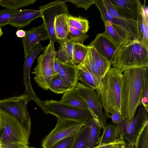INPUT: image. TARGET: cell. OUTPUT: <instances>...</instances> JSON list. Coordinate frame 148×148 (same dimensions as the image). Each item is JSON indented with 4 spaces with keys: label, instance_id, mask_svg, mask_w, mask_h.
Listing matches in <instances>:
<instances>
[{
    "label": "cell",
    "instance_id": "cell-1",
    "mask_svg": "<svg viewBox=\"0 0 148 148\" xmlns=\"http://www.w3.org/2000/svg\"><path fill=\"white\" fill-rule=\"evenodd\" d=\"M148 66L127 69L123 73L121 91V113L130 121L141 104L143 83Z\"/></svg>",
    "mask_w": 148,
    "mask_h": 148
},
{
    "label": "cell",
    "instance_id": "cell-2",
    "mask_svg": "<svg viewBox=\"0 0 148 148\" xmlns=\"http://www.w3.org/2000/svg\"><path fill=\"white\" fill-rule=\"evenodd\" d=\"M123 76V73L120 70L114 67L110 68L96 90L105 113L112 114L116 110L121 112Z\"/></svg>",
    "mask_w": 148,
    "mask_h": 148
},
{
    "label": "cell",
    "instance_id": "cell-3",
    "mask_svg": "<svg viewBox=\"0 0 148 148\" xmlns=\"http://www.w3.org/2000/svg\"><path fill=\"white\" fill-rule=\"evenodd\" d=\"M112 65L122 73L133 68L148 66V48L137 40H131L120 45Z\"/></svg>",
    "mask_w": 148,
    "mask_h": 148
},
{
    "label": "cell",
    "instance_id": "cell-4",
    "mask_svg": "<svg viewBox=\"0 0 148 148\" xmlns=\"http://www.w3.org/2000/svg\"><path fill=\"white\" fill-rule=\"evenodd\" d=\"M30 132L15 118L0 109V148L28 145Z\"/></svg>",
    "mask_w": 148,
    "mask_h": 148
},
{
    "label": "cell",
    "instance_id": "cell-5",
    "mask_svg": "<svg viewBox=\"0 0 148 148\" xmlns=\"http://www.w3.org/2000/svg\"><path fill=\"white\" fill-rule=\"evenodd\" d=\"M138 108L136 115L132 120L128 121L121 116L116 127L119 138L134 146L140 133L148 123V112L144 107L141 104Z\"/></svg>",
    "mask_w": 148,
    "mask_h": 148
},
{
    "label": "cell",
    "instance_id": "cell-6",
    "mask_svg": "<svg viewBox=\"0 0 148 148\" xmlns=\"http://www.w3.org/2000/svg\"><path fill=\"white\" fill-rule=\"evenodd\" d=\"M95 4L99 10L102 20L118 26L128 32L133 40H137L138 22L121 16L111 0H95Z\"/></svg>",
    "mask_w": 148,
    "mask_h": 148
},
{
    "label": "cell",
    "instance_id": "cell-7",
    "mask_svg": "<svg viewBox=\"0 0 148 148\" xmlns=\"http://www.w3.org/2000/svg\"><path fill=\"white\" fill-rule=\"evenodd\" d=\"M56 51L50 43L45 48L42 54L37 58V64L32 73L35 74L34 79L38 86L47 90L54 78L53 66Z\"/></svg>",
    "mask_w": 148,
    "mask_h": 148
},
{
    "label": "cell",
    "instance_id": "cell-8",
    "mask_svg": "<svg viewBox=\"0 0 148 148\" xmlns=\"http://www.w3.org/2000/svg\"><path fill=\"white\" fill-rule=\"evenodd\" d=\"M46 114L55 116L58 119L76 121L85 124L93 119L89 110L81 109L53 99L43 101Z\"/></svg>",
    "mask_w": 148,
    "mask_h": 148
},
{
    "label": "cell",
    "instance_id": "cell-9",
    "mask_svg": "<svg viewBox=\"0 0 148 148\" xmlns=\"http://www.w3.org/2000/svg\"><path fill=\"white\" fill-rule=\"evenodd\" d=\"M31 100L25 93L0 100V109L14 117L31 132V121L27 105Z\"/></svg>",
    "mask_w": 148,
    "mask_h": 148
},
{
    "label": "cell",
    "instance_id": "cell-10",
    "mask_svg": "<svg viewBox=\"0 0 148 148\" xmlns=\"http://www.w3.org/2000/svg\"><path fill=\"white\" fill-rule=\"evenodd\" d=\"M85 124L75 121L58 119L55 127L42 140V147L51 148L59 141L76 135Z\"/></svg>",
    "mask_w": 148,
    "mask_h": 148
},
{
    "label": "cell",
    "instance_id": "cell-11",
    "mask_svg": "<svg viewBox=\"0 0 148 148\" xmlns=\"http://www.w3.org/2000/svg\"><path fill=\"white\" fill-rule=\"evenodd\" d=\"M66 2V1L57 0L39 7L41 12L43 24L48 33L49 43L53 46L57 40L54 30L56 17L63 14H69Z\"/></svg>",
    "mask_w": 148,
    "mask_h": 148
},
{
    "label": "cell",
    "instance_id": "cell-12",
    "mask_svg": "<svg viewBox=\"0 0 148 148\" xmlns=\"http://www.w3.org/2000/svg\"><path fill=\"white\" fill-rule=\"evenodd\" d=\"M75 89L86 103L88 109L96 116L103 130L107 126V119L110 114L103 112L101 100L96 91L78 82Z\"/></svg>",
    "mask_w": 148,
    "mask_h": 148
},
{
    "label": "cell",
    "instance_id": "cell-13",
    "mask_svg": "<svg viewBox=\"0 0 148 148\" xmlns=\"http://www.w3.org/2000/svg\"><path fill=\"white\" fill-rule=\"evenodd\" d=\"M88 46L93 47L99 53L111 63L119 46L104 32L98 34Z\"/></svg>",
    "mask_w": 148,
    "mask_h": 148
},
{
    "label": "cell",
    "instance_id": "cell-14",
    "mask_svg": "<svg viewBox=\"0 0 148 148\" xmlns=\"http://www.w3.org/2000/svg\"><path fill=\"white\" fill-rule=\"evenodd\" d=\"M25 31V36L21 38L23 45L24 57L28 55L40 41L49 39L48 33L43 23Z\"/></svg>",
    "mask_w": 148,
    "mask_h": 148
},
{
    "label": "cell",
    "instance_id": "cell-15",
    "mask_svg": "<svg viewBox=\"0 0 148 148\" xmlns=\"http://www.w3.org/2000/svg\"><path fill=\"white\" fill-rule=\"evenodd\" d=\"M118 14L128 19L137 21L143 7L139 0H111Z\"/></svg>",
    "mask_w": 148,
    "mask_h": 148
},
{
    "label": "cell",
    "instance_id": "cell-16",
    "mask_svg": "<svg viewBox=\"0 0 148 148\" xmlns=\"http://www.w3.org/2000/svg\"><path fill=\"white\" fill-rule=\"evenodd\" d=\"M42 18L40 10L29 9L15 10L10 21L9 24L17 28L24 27L34 19Z\"/></svg>",
    "mask_w": 148,
    "mask_h": 148
},
{
    "label": "cell",
    "instance_id": "cell-17",
    "mask_svg": "<svg viewBox=\"0 0 148 148\" xmlns=\"http://www.w3.org/2000/svg\"><path fill=\"white\" fill-rule=\"evenodd\" d=\"M43 49L44 48L41 44L39 42H38L28 55L24 57L23 72V82L25 87V93L28 95H31L34 93L30 80L31 68L36 57Z\"/></svg>",
    "mask_w": 148,
    "mask_h": 148
},
{
    "label": "cell",
    "instance_id": "cell-18",
    "mask_svg": "<svg viewBox=\"0 0 148 148\" xmlns=\"http://www.w3.org/2000/svg\"><path fill=\"white\" fill-rule=\"evenodd\" d=\"M105 34L120 46L129 41L133 40L130 34L119 26L112 24L109 21L104 22Z\"/></svg>",
    "mask_w": 148,
    "mask_h": 148
},
{
    "label": "cell",
    "instance_id": "cell-19",
    "mask_svg": "<svg viewBox=\"0 0 148 148\" xmlns=\"http://www.w3.org/2000/svg\"><path fill=\"white\" fill-rule=\"evenodd\" d=\"M60 62L58 75L71 89L75 88L79 80L78 67L71 64Z\"/></svg>",
    "mask_w": 148,
    "mask_h": 148
},
{
    "label": "cell",
    "instance_id": "cell-20",
    "mask_svg": "<svg viewBox=\"0 0 148 148\" xmlns=\"http://www.w3.org/2000/svg\"><path fill=\"white\" fill-rule=\"evenodd\" d=\"M60 101L72 107L81 109L88 110L86 103L78 93L75 88L71 89L64 94Z\"/></svg>",
    "mask_w": 148,
    "mask_h": 148
},
{
    "label": "cell",
    "instance_id": "cell-21",
    "mask_svg": "<svg viewBox=\"0 0 148 148\" xmlns=\"http://www.w3.org/2000/svg\"><path fill=\"white\" fill-rule=\"evenodd\" d=\"M144 6L139 14L138 22V37L137 40L148 48V15L146 13Z\"/></svg>",
    "mask_w": 148,
    "mask_h": 148
},
{
    "label": "cell",
    "instance_id": "cell-22",
    "mask_svg": "<svg viewBox=\"0 0 148 148\" xmlns=\"http://www.w3.org/2000/svg\"><path fill=\"white\" fill-rule=\"evenodd\" d=\"M70 14H63L56 17L54 22V30L57 40L66 38L69 30L68 16Z\"/></svg>",
    "mask_w": 148,
    "mask_h": 148
},
{
    "label": "cell",
    "instance_id": "cell-23",
    "mask_svg": "<svg viewBox=\"0 0 148 148\" xmlns=\"http://www.w3.org/2000/svg\"><path fill=\"white\" fill-rule=\"evenodd\" d=\"M85 124L89 127L87 148H93L98 145L102 127L99 122L93 119Z\"/></svg>",
    "mask_w": 148,
    "mask_h": 148
},
{
    "label": "cell",
    "instance_id": "cell-24",
    "mask_svg": "<svg viewBox=\"0 0 148 148\" xmlns=\"http://www.w3.org/2000/svg\"><path fill=\"white\" fill-rule=\"evenodd\" d=\"M78 78L83 84L96 90L101 82L83 66L80 65L78 67Z\"/></svg>",
    "mask_w": 148,
    "mask_h": 148
},
{
    "label": "cell",
    "instance_id": "cell-25",
    "mask_svg": "<svg viewBox=\"0 0 148 148\" xmlns=\"http://www.w3.org/2000/svg\"><path fill=\"white\" fill-rule=\"evenodd\" d=\"M90 47L79 43H74L71 64L78 67L86 57Z\"/></svg>",
    "mask_w": 148,
    "mask_h": 148
},
{
    "label": "cell",
    "instance_id": "cell-26",
    "mask_svg": "<svg viewBox=\"0 0 148 148\" xmlns=\"http://www.w3.org/2000/svg\"><path fill=\"white\" fill-rule=\"evenodd\" d=\"M89 47L92 59L98 68L102 78L111 68L112 63L99 53L93 47Z\"/></svg>",
    "mask_w": 148,
    "mask_h": 148
},
{
    "label": "cell",
    "instance_id": "cell-27",
    "mask_svg": "<svg viewBox=\"0 0 148 148\" xmlns=\"http://www.w3.org/2000/svg\"><path fill=\"white\" fill-rule=\"evenodd\" d=\"M119 138L116 127L112 124L107 125L103 130L102 136L100 138L99 145L108 144Z\"/></svg>",
    "mask_w": 148,
    "mask_h": 148
},
{
    "label": "cell",
    "instance_id": "cell-28",
    "mask_svg": "<svg viewBox=\"0 0 148 148\" xmlns=\"http://www.w3.org/2000/svg\"><path fill=\"white\" fill-rule=\"evenodd\" d=\"M89 130V127L85 124L76 135L71 148H87Z\"/></svg>",
    "mask_w": 148,
    "mask_h": 148
},
{
    "label": "cell",
    "instance_id": "cell-29",
    "mask_svg": "<svg viewBox=\"0 0 148 148\" xmlns=\"http://www.w3.org/2000/svg\"><path fill=\"white\" fill-rule=\"evenodd\" d=\"M80 65L84 67L88 71L101 82L102 76L92 59L90 48L86 57Z\"/></svg>",
    "mask_w": 148,
    "mask_h": 148
},
{
    "label": "cell",
    "instance_id": "cell-30",
    "mask_svg": "<svg viewBox=\"0 0 148 148\" xmlns=\"http://www.w3.org/2000/svg\"><path fill=\"white\" fill-rule=\"evenodd\" d=\"M36 0H0V5L12 10L18 9L34 3Z\"/></svg>",
    "mask_w": 148,
    "mask_h": 148
},
{
    "label": "cell",
    "instance_id": "cell-31",
    "mask_svg": "<svg viewBox=\"0 0 148 148\" xmlns=\"http://www.w3.org/2000/svg\"><path fill=\"white\" fill-rule=\"evenodd\" d=\"M69 25L84 33H87L89 28L88 21L80 17L68 16Z\"/></svg>",
    "mask_w": 148,
    "mask_h": 148
},
{
    "label": "cell",
    "instance_id": "cell-32",
    "mask_svg": "<svg viewBox=\"0 0 148 148\" xmlns=\"http://www.w3.org/2000/svg\"><path fill=\"white\" fill-rule=\"evenodd\" d=\"M71 88L58 75L54 78L50 86L49 89L57 94H64Z\"/></svg>",
    "mask_w": 148,
    "mask_h": 148
},
{
    "label": "cell",
    "instance_id": "cell-33",
    "mask_svg": "<svg viewBox=\"0 0 148 148\" xmlns=\"http://www.w3.org/2000/svg\"><path fill=\"white\" fill-rule=\"evenodd\" d=\"M89 36L87 33H84L70 26L66 39L74 43L83 44Z\"/></svg>",
    "mask_w": 148,
    "mask_h": 148
},
{
    "label": "cell",
    "instance_id": "cell-34",
    "mask_svg": "<svg viewBox=\"0 0 148 148\" xmlns=\"http://www.w3.org/2000/svg\"><path fill=\"white\" fill-rule=\"evenodd\" d=\"M148 123L143 127L134 145V148H148Z\"/></svg>",
    "mask_w": 148,
    "mask_h": 148
},
{
    "label": "cell",
    "instance_id": "cell-35",
    "mask_svg": "<svg viewBox=\"0 0 148 148\" xmlns=\"http://www.w3.org/2000/svg\"><path fill=\"white\" fill-rule=\"evenodd\" d=\"M57 41L62 47L66 55L69 64H71L74 43L66 38L62 40H57Z\"/></svg>",
    "mask_w": 148,
    "mask_h": 148
},
{
    "label": "cell",
    "instance_id": "cell-36",
    "mask_svg": "<svg viewBox=\"0 0 148 148\" xmlns=\"http://www.w3.org/2000/svg\"><path fill=\"white\" fill-rule=\"evenodd\" d=\"M148 72L145 75L141 96V104L148 112Z\"/></svg>",
    "mask_w": 148,
    "mask_h": 148
},
{
    "label": "cell",
    "instance_id": "cell-37",
    "mask_svg": "<svg viewBox=\"0 0 148 148\" xmlns=\"http://www.w3.org/2000/svg\"><path fill=\"white\" fill-rule=\"evenodd\" d=\"M15 10L6 8L0 11V27L9 24Z\"/></svg>",
    "mask_w": 148,
    "mask_h": 148
},
{
    "label": "cell",
    "instance_id": "cell-38",
    "mask_svg": "<svg viewBox=\"0 0 148 148\" xmlns=\"http://www.w3.org/2000/svg\"><path fill=\"white\" fill-rule=\"evenodd\" d=\"M76 135L59 141L51 148H71Z\"/></svg>",
    "mask_w": 148,
    "mask_h": 148
},
{
    "label": "cell",
    "instance_id": "cell-39",
    "mask_svg": "<svg viewBox=\"0 0 148 148\" xmlns=\"http://www.w3.org/2000/svg\"><path fill=\"white\" fill-rule=\"evenodd\" d=\"M127 145L126 141L119 138L113 142L100 145H97L93 148H125Z\"/></svg>",
    "mask_w": 148,
    "mask_h": 148
},
{
    "label": "cell",
    "instance_id": "cell-40",
    "mask_svg": "<svg viewBox=\"0 0 148 148\" xmlns=\"http://www.w3.org/2000/svg\"><path fill=\"white\" fill-rule=\"evenodd\" d=\"M66 2H71L77 8H83L87 10L92 5L95 4V0H69Z\"/></svg>",
    "mask_w": 148,
    "mask_h": 148
},
{
    "label": "cell",
    "instance_id": "cell-41",
    "mask_svg": "<svg viewBox=\"0 0 148 148\" xmlns=\"http://www.w3.org/2000/svg\"><path fill=\"white\" fill-rule=\"evenodd\" d=\"M60 65V62L56 56L54 59L53 66V75L54 78L58 75Z\"/></svg>",
    "mask_w": 148,
    "mask_h": 148
},
{
    "label": "cell",
    "instance_id": "cell-42",
    "mask_svg": "<svg viewBox=\"0 0 148 148\" xmlns=\"http://www.w3.org/2000/svg\"><path fill=\"white\" fill-rule=\"evenodd\" d=\"M121 114V113L120 112L116 110L111 115L110 114L109 118L111 119L113 123L117 124L119 121Z\"/></svg>",
    "mask_w": 148,
    "mask_h": 148
},
{
    "label": "cell",
    "instance_id": "cell-43",
    "mask_svg": "<svg viewBox=\"0 0 148 148\" xmlns=\"http://www.w3.org/2000/svg\"><path fill=\"white\" fill-rule=\"evenodd\" d=\"M26 34L25 31L23 29H19L16 32V34L17 36L21 38L24 37Z\"/></svg>",
    "mask_w": 148,
    "mask_h": 148
},
{
    "label": "cell",
    "instance_id": "cell-44",
    "mask_svg": "<svg viewBox=\"0 0 148 148\" xmlns=\"http://www.w3.org/2000/svg\"><path fill=\"white\" fill-rule=\"evenodd\" d=\"M125 148H134V146L127 142V145Z\"/></svg>",
    "mask_w": 148,
    "mask_h": 148
},
{
    "label": "cell",
    "instance_id": "cell-45",
    "mask_svg": "<svg viewBox=\"0 0 148 148\" xmlns=\"http://www.w3.org/2000/svg\"><path fill=\"white\" fill-rule=\"evenodd\" d=\"M3 33L2 29L1 27H0V36L2 35Z\"/></svg>",
    "mask_w": 148,
    "mask_h": 148
},
{
    "label": "cell",
    "instance_id": "cell-46",
    "mask_svg": "<svg viewBox=\"0 0 148 148\" xmlns=\"http://www.w3.org/2000/svg\"><path fill=\"white\" fill-rule=\"evenodd\" d=\"M25 148H36L34 147H31L29 146L28 145L27 146H26V147H25Z\"/></svg>",
    "mask_w": 148,
    "mask_h": 148
},
{
    "label": "cell",
    "instance_id": "cell-47",
    "mask_svg": "<svg viewBox=\"0 0 148 148\" xmlns=\"http://www.w3.org/2000/svg\"><path fill=\"white\" fill-rule=\"evenodd\" d=\"M26 146H25L23 147H19V148H25V147H26Z\"/></svg>",
    "mask_w": 148,
    "mask_h": 148
}]
</instances>
